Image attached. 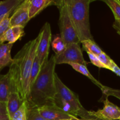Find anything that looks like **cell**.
I'll return each instance as SVG.
<instances>
[{"label":"cell","mask_w":120,"mask_h":120,"mask_svg":"<svg viewBox=\"0 0 120 120\" xmlns=\"http://www.w3.org/2000/svg\"><path fill=\"white\" fill-rule=\"evenodd\" d=\"M41 34L23 46L13 59L9 72L11 80L23 101H27L29 92L30 74L36 56Z\"/></svg>","instance_id":"obj_1"},{"label":"cell","mask_w":120,"mask_h":120,"mask_svg":"<svg viewBox=\"0 0 120 120\" xmlns=\"http://www.w3.org/2000/svg\"><path fill=\"white\" fill-rule=\"evenodd\" d=\"M55 60L52 55L42 67L40 74L30 87L27 99L28 109L55 105L56 89L55 82Z\"/></svg>","instance_id":"obj_2"},{"label":"cell","mask_w":120,"mask_h":120,"mask_svg":"<svg viewBox=\"0 0 120 120\" xmlns=\"http://www.w3.org/2000/svg\"><path fill=\"white\" fill-rule=\"evenodd\" d=\"M90 0H65L68 15L80 43L94 41L91 33L89 19Z\"/></svg>","instance_id":"obj_3"},{"label":"cell","mask_w":120,"mask_h":120,"mask_svg":"<svg viewBox=\"0 0 120 120\" xmlns=\"http://www.w3.org/2000/svg\"><path fill=\"white\" fill-rule=\"evenodd\" d=\"M55 82L56 89L55 97L68 103L72 108L76 117L79 116L81 118H92L89 116V111L85 110L80 103L78 96L64 84L56 73L55 74Z\"/></svg>","instance_id":"obj_4"},{"label":"cell","mask_w":120,"mask_h":120,"mask_svg":"<svg viewBox=\"0 0 120 120\" xmlns=\"http://www.w3.org/2000/svg\"><path fill=\"white\" fill-rule=\"evenodd\" d=\"M54 4L57 7L60 12L59 27L60 36L65 45L69 43H80V40L73 27L70 18L68 15L65 0L54 1Z\"/></svg>","instance_id":"obj_5"},{"label":"cell","mask_w":120,"mask_h":120,"mask_svg":"<svg viewBox=\"0 0 120 120\" xmlns=\"http://www.w3.org/2000/svg\"><path fill=\"white\" fill-rule=\"evenodd\" d=\"M56 64L78 63L86 66L88 62L84 58L79 43H69L66 45L64 50L59 55H54Z\"/></svg>","instance_id":"obj_6"},{"label":"cell","mask_w":120,"mask_h":120,"mask_svg":"<svg viewBox=\"0 0 120 120\" xmlns=\"http://www.w3.org/2000/svg\"><path fill=\"white\" fill-rule=\"evenodd\" d=\"M40 33L41 38L38 45L36 56L39 59L42 68L48 60L49 49L52 39L50 24L46 22L41 28Z\"/></svg>","instance_id":"obj_7"},{"label":"cell","mask_w":120,"mask_h":120,"mask_svg":"<svg viewBox=\"0 0 120 120\" xmlns=\"http://www.w3.org/2000/svg\"><path fill=\"white\" fill-rule=\"evenodd\" d=\"M102 109L96 111H89L92 118L100 120H114L120 118V108L109 101L107 98L103 101Z\"/></svg>","instance_id":"obj_8"},{"label":"cell","mask_w":120,"mask_h":120,"mask_svg":"<svg viewBox=\"0 0 120 120\" xmlns=\"http://www.w3.org/2000/svg\"><path fill=\"white\" fill-rule=\"evenodd\" d=\"M29 4L30 0H24L14 9L10 17L11 27L14 26H25L30 20L29 18Z\"/></svg>","instance_id":"obj_9"},{"label":"cell","mask_w":120,"mask_h":120,"mask_svg":"<svg viewBox=\"0 0 120 120\" xmlns=\"http://www.w3.org/2000/svg\"><path fill=\"white\" fill-rule=\"evenodd\" d=\"M39 112L42 117L48 120H78V118L69 114L55 105H44L38 108Z\"/></svg>","instance_id":"obj_10"},{"label":"cell","mask_w":120,"mask_h":120,"mask_svg":"<svg viewBox=\"0 0 120 120\" xmlns=\"http://www.w3.org/2000/svg\"><path fill=\"white\" fill-rule=\"evenodd\" d=\"M15 87L9 72L5 75L0 74V102L6 104L8 96L13 88ZM16 88V87H15Z\"/></svg>","instance_id":"obj_11"},{"label":"cell","mask_w":120,"mask_h":120,"mask_svg":"<svg viewBox=\"0 0 120 120\" xmlns=\"http://www.w3.org/2000/svg\"><path fill=\"white\" fill-rule=\"evenodd\" d=\"M23 101L16 88H13L6 103L7 113L9 118H11L14 114L20 109Z\"/></svg>","instance_id":"obj_12"},{"label":"cell","mask_w":120,"mask_h":120,"mask_svg":"<svg viewBox=\"0 0 120 120\" xmlns=\"http://www.w3.org/2000/svg\"><path fill=\"white\" fill-rule=\"evenodd\" d=\"M24 27L21 26H14L10 27L1 38L0 41V45L3 44L5 42H8V43L14 44L24 36Z\"/></svg>","instance_id":"obj_13"},{"label":"cell","mask_w":120,"mask_h":120,"mask_svg":"<svg viewBox=\"0 0 120 120\" xmlns=\"http://www.w3.org/2000/svg\"><path fill=\"white\" fill-rule=\"evenodd\" d=\"M13 44L6 43L0 45V72L4 68L10 66L13 59L11 55V51Z\"/></svg>","instance_id":"obj_14"},{"label":"cell","mask_w":120,"mask_h":120,"mask_svg":"<svg viewBox=\"0 0 120 120\" xmlns=\"http://www.w3.org/2000/svg\"><path fill=\"white\" fill-rule=\"evenodd\" d=\"M54 4L51 0H30L29 7V19L35 17L48 6Z\"/></svg>","instance_id":"obj_15"},{"label":"cell","mask_w":120,"mask_h":120,"mask_svg":"<svg viewBox=\"0 0 120 120\" xmlns=\"http://www.w3.org/2000/svg\"><path fill=\"white\" fill-rule=\"evenodd\" d=\"M22 0H5L0 4V18L9 13H12L14 9L21 3Z\"/></svg>","instance_id":"obj_16"},{"label":"cell","mask_w":120,"mask_h":120,"mask_svg":"<svg viewBox=\"0 0 120 120\" xmlns=\"http://www.w3.org/2000/svg\"><path fill=\"white\" fill-rule=\"evenodd\" d=\"M69 65H70L75 71L82 74L83 75L85 76L86 77H88L89 79H90L92 81V83H94L95 85L97 86L98 87H100L101 90L103 88L104 86L102 85L101 83H100L96 79L94 78V76L90 73V72L89 71L88 69H87L86 66L84 65V64H78V63H71V64H69Z\"/></svg>","instance_id":"obj_17"},{"label":"cell","mask_w":120,"mask_h":120,"mask_svg":"<svg viewBox=\"0 0 120 120\" xmlns=\"http://www.w3.org/2000/svg\"><path fill=\"white\" fill-rule=\"evenodd\" d=\"M81 43L83 49L87 52V53H91L98 56L102 52L101 48L95 43L94 41L87 40L82 42Z\"/></svg>","instance_id":"obj_18"},{"label":"cell","mask_w":120,"mask_h":120,"mask_svg":"<svg viewBox=\"0 0 120 120\" xmlns=\"http://www.w3.org/2000/svg\"><path fill=\"white\" fill-rule=\"evenodd\" d=\"M28 107L26 101H24L21 107L14 114L11 120H27Z\"/></svg>","instance_id":"obj_19"},{"label":"cell","mask_w":120,"mask_h":120,"mask_svg":"<svg viewBox=\"0 0 120 120\" xmlns=\"http://www.w3.org/2000/svg\"><path fill=\"white\" fill-rule=\"evenodd\" d=\"M109 7L114 14L115 20L120 21V1L119 0H103Z\"/></svg>","instance_id":"obj_20"},{"label":"cell","mask_w":120,"mask_h":120,"mask_svg":"<svg viewBox=\"0 0 120 120\" xmlns=\"http://www.w3.org/2000/svg\"><path fill=\"white\" fill-rule=\"evenodd\" d=\"M41 66L40 64V61H39V59L36 57V56H35V59L34 60V62H33L31 71L30 79H29L30 87L32 85L38 76L40 71H41Z\"/></svg>","instance_id":"obj_21"},{"label":"cell","mask_w":120,"mask_h":120,"mask_svg":"<svg viewBox=\"0 0 120 120\" xmlns=\"http://www.w3.org/2000/svg\"><path fill=\"white\" fill-rule=\"evenodd\" d=\"M66 47L65 43L61 37L60 36H56L52 42V48L55 52V55H59L64 50Z\"/></svg>","instance_id":"obj_22"},{"label":"cell","mask_w":120,"mask_h":120,"mask_svg":"<svg viewBox=\"0 0 120 120\" xmlns=\"http://www.w3.org/2000/svg\"><path fill=\"white\" fill-rule=\"evenodd\" d=\"M11 14V13H9V14L5 15L4 19L0 23V41H1L3 35L5 34V33L11 27L10 17H9V15Z\"/></svg>","instance_id":"obj_23"},{"label":"cell","mask_w":120,"mask_h":120,"mask_svg":"<svg viewBox=\"0 0 120 120\" xmlns=\"http://www.w3.org/2000/svg\"><path fill=\"white\" fill-rule=\"evenodd\" d=\"M27 120H48L45 119L41 116L38 109H28Z\"/></svg>","instance_id":"obj_24"},{"label":"cell","mask_w":120,"mask_h":120,"mask_svg":"<svg viewBox=\"0 0 120 120\" xmlns=\"http://www.w3.org/2000/svg\"><path fill=\"white\" fill-rule=\"evenodd\" d=\"M101 91L102 93L107 97L113 96L120 100V90L112 89V88L104 86L103 88L101 89Z\"/></svg>","instance_id":"obj_25"},{"label":"cell","mask_w":120,"mask_h":120,"mask_svg":"<svg viewBox=\"0 0 120 120\" xmlns=\"http://www.w3.org/2000/svg\"><path fill=\"white\" fill-rule=\"evenodd\" d=\"M97 56L98 57L99 59H100V62L105 66L106 69L109 70L111 66L112 63V62H114V61L109 57V56H108V55H107L103 51H102L100 55H98Z\"/></svg>","instance_id":"obj_26"},{"label":"cell","mask_w":120,"mask_h":120,"mask_svg":"<svg viewBox=\"0 0 120 120\" xmlns=\"http://www.w3.org/2000/svg\"><path fill=\"white\" fill-rule=\"evenodd\" d=\"M88 56H89V58L90 59L91 63L92 64H94L95 66L98 67L99 68H104V69H106V68L105 67V66L100 62V59H98L97 56L95 55H93L91 53H88Z\"/></svg>","instance_id":"obj_27"},{"label":"cell","mask_w":120,"mask_h":120,"mask_svg":"<svg viewBox=\"0 0 120 120\" xmlns=\"http://www.w3.org/2000/svg\"><path fill=\"white\" fill-rule=\"evenodd\" d=\"M109 70L113 71V72H114V73L116 74L118 76L120 77V68L118 66L117 64H116L114 62H113L112 63L111 66Z\"/></svg>","instance_id":"obj_28"},{"label":"cell","mask_w":120,"mask_h":120,"mask_svg":"<svg viewBox=\"0 0 120 120\" xmlns=\"http://www.w3.org/2000/svg\"><path fill=\"white\" fill-rule=\"evenodd\" d=\"M112 26L114 28V29L116 30L117 34L119 35H120V21L115 20L112 25Z\"/></svg>","instance_id":"obj_29"},{"label":"cell","mask_w":120,"mask_h":120,"mask_svg":"<svg viewBox=\"0 0 120 120\" xmlns=\"http://www.w3.org/2000/svg\"><path fill=\"white\" fill-rule=\"evenodd\" d=\"M0 114H8L6 104L0 102Z\"/></svg>","instance_id":"obj_30"},{"label":"cell","mask_w":120,"mask_h":120,"mask_svg":"<svg viewBox=\"0 0 120 120\" xmlns=\"http://www.w3.org/2000/svg\"><path fill=\"white\" fill-rule=\"evenodd\" d=\"M0 120H11L8 114H0Z\"/></svg>","instance_id":"obj_31"},{"label":"cell","mask_w":120,"mask_h":120,"mask_svg":"<svg viewBox=\"0 0 120 120\" xmlns=\"http://www.w3.org/2000/svg\"><path fill=\"white\" fill-rule=\"evenodd\" d=\"M80 120H97L96 119H93V118H81Z\"/></svg>","instance_id":"obj_32"},{"label":"cell","mask_w":120,"mask_h":120,"mask_svg":"<svg viewBox=\"0 0 120 120\" xmlns=\"http://www.w3.org/2000/svg\"><path fill=\"white\" fill-rule=\"evenodd\" d=\"M4 16H2V17H1V18H0V23H1V21H2V19H4Z\"/></svg>","instance_id":"obj_33"},{"label":"cell","mask_w":120,"mask_h":120,"mask_svg":"<svg viewBox=\"0 0 120 120\" xmlns=\"http://www.w3.org/2000/svg\"><path fill=\"white\" fill-rule=\"evenodd\" d=\"M80 120V118H78V120Z\"/></svg>","instance_id":"obj_34"},{"label":"cell","mask_w":120,"mask_h":120,"mask_svg":"<svg viewBox=\"0 0 120 120\" xmlns=\"http://www.w3.org/2000/svg\"><path fill=\"white\" fill-rule=\"evenodd\" d=\"M2 1H0V4H1V2H2Z\"/></svg>","instance_id":"obj_35"},{"label":"cell","mask_w":120,"mask_h":120,"mask_svg":"<svg viewBox=\"0 0 120 120\" xmlns=\"http://www.w3.org/2000/svg\"></svg>","instance_id":"obj_36"},{"label":"cell","mask_w":120,"mask_h":120,"mask_svg":"<svg viewBox=\"0 0 120 120\" xmlns=\"http://www.w3.org/2000/svg\"><path fill=\"white\" fill-rule=\"evenodd\" d=\"M119 120H120V119H119Z\"/></svg>","instance_id":"obj_37"}]
</instances>
